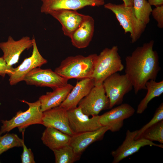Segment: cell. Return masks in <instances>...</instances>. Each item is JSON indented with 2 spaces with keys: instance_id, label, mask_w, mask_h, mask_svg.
I'll return each instance as SVG.
<instances>
[{
  "instance_id": "19",
  "label": "cell",
  "mask_w": 163,
  "mask_h": 163,
  "mask_svg": "<svg viewBox=\"0 0 163 163\" xmlns=\"http://www.w3.org/2000/svg\"><path fill=\"white\" fill-rule=\"evenodd\" d=\"M94 30V20L92 17L87 15L81 24L69 37L73 46L78 49L87 47L92 40Z\"/></svg>"
},
{
  "instance_id": "13",
  "label": "cell",
  "mask_w": 163,
  "mask_h": 163,
  "mask_svg": "<svg viewBox=\"0 0 163 163\" xmlns=\"http://www.w3.org/2000/svg\"><path fill=\"white\" fill-rule=\"evenodd\" d=\"M33 43V38L31 39L28 36L15 40L11 36L8 37L6 42L0 43V48L3 53L2 57L7 65L12 67L18 63L22 53L32 47Z\"/></svg>"
},
{
  "instance_id": "4",
  "label": "cell",
  "mask_w": 163,
  "mask_h": 163,
  "mask_svg": "<svg viewBox=\"0 0 163 163\" xmlns=\"http://www.w3.org/2000/svg\"><path fill=\"white\" fill-rule=\"evenodd\" d=\"M104 5L115 14L125 33L130 34L131 42H136L144 31L146 25L137 19L133 7L126 6L123 3H108Z\"/></svg>"
},
{
  "instance_id": "18",
  "label": "cell",
  "mask_w": 163,
  "mask_h": 163,
  "mask_svg": "<svg viewBox=\"0 0 163 163\" xmlns=\"http://www.w3.org/2000/svg\"><path fill=\"white\" fill-rule=\"evenodd\" d=\"M94 86V81L92 78L80 79L59 106L67 110L76 107Z\"/></svg>"
},
{
  "instance_id": "24",
  "label": "cell",
  "mask_w": 163,
  "mask_h": 163,
  "mask_svg": "<svg viewBox=\"0 0 163 163\" xmlns=\"http://www.w3.org/2000/svg\"><path fill=\"white\" fill-rule=\"evenodd\" d=\"M133 7L137 19L147 25L150 21L152 8L146 0H133Z\"/></svg>"
},
{
  "instance_id": "27",
  "label": "cell",
  "mask_w": 163,
  "mask_h": 163,
  "mask_svg": "<svg viewBox=\"0 0 163 163\" xmlns=\"http://www.w3.org/2000/svg\"><path fill=\"white\" fill-rule=\"evenodd\" d=\"M162 120H163V103H161L156 109L153 117L151 120L140 129L137 130V133L135 139H139L141 134L146 129Z\"/></svg>"
},
{
  "instance_id": "3",
  "label": "cell",
  "mask_w": 163,
  "mask_h": 163,
  "mask_svg": "<svg viewBox=\"0 0 163 163\" xmlns=\"http://www.w3.org/2000/svg\"><path fill=\"white\" fill-rule=\"evenodd\" d=\"M117 46L111 48H106L97 55L92 78L94 86L103 84L104 80L112 74L124 69Z\"/></svg>"
},
{
  "instance_id": "1",
  "label": "cell",
  "mask_w": 163,
  "mask_h": 163,
  "mask_svg": "<svg viewBox=\"0 0 163 163\" xmlns=\"http://www.w3.org/2000/svg\"><path fill=\"white\" fill-rule=\"evenodd\" d=\"M154 43L153 40L144 43L125 58V74L136 94L141 90L146 89L148 81L156 80L160 70L158 53L153 49Z\"/></svg>"
},
{
  "instance_id": "20",
  "label": "cell",
  "mask_w": 163,
  "mask_h": 163,
  "mask_svg": "<svg viewBox=\"0 0 163 163\" xmlns=\"http://www.w3.org/2000/svg\"><path fill=\"white\" fill-rule=\"evenodd\" d=\"M72 85L68 84L63 87L53 89L52 92H46L40 97L39 100L42 111H45L59 106L66 99L73 88Z\"/></svg>"
},
{
  "instance_id": "5",
  "label": "cell",
  "mask_w": 163,
  "mask_h": 163,
  "mask_svg": "<svg viewBox=\"0 0 163 163\" xmlns=\"http://www.w3.org/2000/svg\"><path fill=\"white\" fill-rule=\"evenodd\" d=\"M21 102L27 104L28 109L25 111L20 110L9 120H2V125L0 130V135L8 133L13 129L17 127L20 132L25 131L28 126L33 124L42 125L43 112L39 100L33 103L25 100Z\"/></svg>"
},
{
  "instance_id": "10",
  "label": "cell",
  "mask_w": 163,
  "mask_h": 163,
  "mask_svg": "<svg viewBox=\"0 0 163 163\" xmlns=\"http://www.w3.org/2000/svg\"><path fill=\"white\" fill-rule=\"evenodd\" d=\"M69 124L73 135L96 130L102 126L99 122V116L89 117L77 106L67 110Z\"/></svg>"
},
{
  "instance_id": "12",
  "label": "cell",
  "mask_w": 163,
  "mask_h": 163,
  "mask_svg": "<svg viewBox=\"0 0 163 163\" xmlns=\"http://www.w3.org/2000/svg\"><path fill=\"white\" fill-rule=\"evenodd\" d=\"M135 112L134 109L129 104H121L99 116V122L102 126L109 127L112 132H117L123 127L124 120L132 116Z\"/></svg>"
},
{
  "instance_id": "7",
  "label": "cell",
  "mask_w": 163,
  "mask_h": 163,
  "mask_svg": "<svg viewBox=\"0 0 163 163\" xmlns=\"http://www.w3.org/2000/svg\"><path fill=\"white\" fill-rule=\"evenodd\" d=\"M109 100L103 84L94 86L78 105L83 113L89 116L98 115L102 110L109 109Z\"/></svg>"
},
{
  "instance_id": "29",
  "label": "cell",
  "mask_w": 163,
  "mask_h": 163,
  "mask_svg": "<svg viewBox=\"0 0 163 163\" xmlns=\"http://www.w3.org/2000/svg\"><path fill=\"white\" fill-rule=\"evenodd\" d=\"M23 152L21 155V163H35L33 153L30 149H28L23 141Z\"/></svg>"
},
{
  "instance_id": "15",
  "label": "cell",
  "mask_w": 163,
  "mask_h": 163,
  "mask_svg": "<svg viewBox=\"0 0 163 163\" xmlns=\"http://www.w3.org/2000/svg\"><path fill=\"white\" fill-rule=\"evenodd\" d=\"M42 125L73 135L69 126L67 110L59 106L43 112Z\"/></svg>"
},
{
  "instance_id": "16",
  "label": "cell",
  "mask_w": 163,
  "mask_h": 163,
  "mask_svg": "<svg viewBox=\"0 0 163 163\" xmlns=\"http://www.w3.org/2000/svg\"><path fill=\"white\" fill-rule=\"evenodd\" d=\"M49 14L60 23L63 34L69 37L81 24L87 16L79 13L77 10L64 9L51 11Z\"/></svg>"
},
{
  "instance_id": "31",
  "label": "cell",
  "mask_w": 163,
  "mask_h": 163,
  "mask_svg": "<svg viewBox=\"0 0 163 163\" xmlns=\"http://www.w3.org/2000/svg\"><path fill=\"white\" fill-rule=\"evenodd\" d=\"M150 5L156 7L163 5V0H148Z\"/></svg>"
},
{
  "instance_id": "22",
  "label": "cell",
  "mask_w": 163,
  "mask_h": 163,
  "mask_svg": "<svg viewBox=\"0 0 163 163\" xmlns=\"http://www.w3.org/2000/svg\"><path fill=\"white\" fill-rule=\"evenodd\" d=\"M147 93L145 97L139 104L136 113L140 114L146 109L149 103L153 98L160 96L163 93V81L156 82L155 80H150L145 84Z\"/></svg>"
},
{
  "instance_id": "25",
  "label": "cell",
  "mask_w": 163,
  "mask_h": 163,
  "mask_svg": "<svg viewBox=\"0 0 163 163\" xmlns=\"http://www.w3.org/2000/svg\"><path fill=\"white\" fill-rule=\"evenodd\" d=\"M24 132H22V139L17 134L13 133H7L2 136L0 135V155L11 148L22 147Z\"/></svg>"
},
{
  "instance_id": "30",
  "label": "cell",
  "mask_w": 163,
  "mask_h": 163,
  "mask_svg": "<svg viewBox=\"0 0 163 163\" xmlns=\"http://www.w3.org/2000/svg\"><path fill=\"white\" fill-rule=\"evenodd\" d=\"M13 68L7 65L2 56L0 57V75L3 77L6 74L9 76L12 73Z\"/></svg>"
},
{
  "instance_id": "2",
  "label": "cell",
  "mask_w": 163,
  "mask_h": 163,
  "mask_svg": "<svg viewBox=\"0 0 163 163\" xmlns=\"http://www.w3.org/2000/svg\"><path fill=\"white\" fill-rule=\"evenodd\" d=\"M97 56V55L94 53L86 56L78 55L67 57L61 62L54 71L68 80L92 78Z\"/></svg>"
},
{
  "instance_id": "28",
  "label": "cell",
  "mask_w": 163,
  "mask_h": 163,
  "mask_svg": "<svg viewBox=\"0 0 163 163\" xmlns=\"http://www.w3.org/2000/svg\"><path fill=\"white\" fill-rule=\"evenodd\" d=\"M157 23V26L160 28H163V5L155 7L152 9L151 14Z\"/></svg>"
},
{
  "instance_id": "33",
  "label": "cell",
  "mask_w": 163,
  "mask_h": 163,
  "mask_svg": "<svg viewBox=\"0 0 163 163\" xmlns=\"http://www.w3.org/2000/svg\"></svg>"
},
{
  "instance_id": "14",
  "label": "cell",
  "mask_w": 163,
  "mask_h": 163,
  "mask_svg": "<svg viewBox=\"0 0 163 163\" xmlns=\"http://www.w3.org/2000/svg\"><path fill=\"white\" fill-rule=\"evenodd\" d=\"M41 13L49 14L60 9L77 10L86 6L99 7L105 4V0H41Z\"/></svg>"
},
{
  "instance_id": "6",
  "label": "cell",
  "mask_w": 163,
  "mask_h": 163,
  "mask_svg": "<svg viewBox=\"0 0 163 163\" xmlns=\"http://www.w3.org/2000/svg\"><path fill=\"white\" fill-rule=\"evenodd\" d=\"M103 85L109 100V109L123 102L124 96L130 91L133 86L125 74L114 73L106 78Z\"/></svg>"
},
{
  "instance_id": "32",
  "label": "cell",
  "mask_w": 163,
  "mask_h": 163,
  "mask_svg": "<svg viewBox=\"0 0 163 163\" xmlns=\"http://www.w3.org/2000/svg\"><path fill=\"white\" fill-rule=\"evenodd\" d=\"M122 1L126 6H133V0H122Z\"/></svg>"
},
{
  "instance_id": "23",
  "label": "cell",
  "mask_w": 163,
  "mask_h": 163,
  "mask_svg": "<svg viewBox=\"0 0 163 163\" xmlns=\"http://www.w3.org/2000/svg\"><path fill=\"white\" fill-rule=\"evenodd\" d=\"M53 151L56 163H73L78 160L81 155L76 153L69 144Z\"/></svg>"
},
{
  "instance_id": "9",
  "label": "cell",
  "mask_w": 163,
  "mask_h": 163,
  "mask_svg": "<svg viewBox=\"0 0 163 163\" xmlns=\"http://www.w3.org/2000/svg\"><path fill=\"white\" fill-rule=\"evenodd\" d=\"M137 130L131 131L127 130L125 139L121 145L116 149L112 151L113 163H118L123 159L138 152L141 148L149 145L163 148V145L155 143L145 139L140 138L135 139Z\"/></svg>"
},
{
  "instance_id": "17",
  "label": "cell",
  "mask_w": 163,
  "mask_h": 163,
  "mask_svg": "<svg viewBox=\"0 0 163 163\" xmlns=\"http://www.w3.org/2000/svg\"><path fill=\"white\" fill-rule=\"evenodd\" d=\"M109 130L108 126H102L95 130L74 134L71 136L69 145L76 153L81 155L89 145L101 139Z\"/></svg>"
},
{
  "instance_id": "21",
  "label": "cell",
  "mask_w": 163,
  "mask_h": 163,
  "mask_svg": "<svg viewBox=\"0 0 163 163\" xmlns=\"http://www.w3.org/2000/svg\"><path fill=\"white\" fill-rule=\"evenodd\" d=\"M71 137L56 129L46 127L41 139L44 144L53 151L69 144Z\"/></svg>"
},
{
  "instance_id": "11",
  "label": "cell",
  "mask_w": 163,
  "mask_h": 163,
  "mask_svg": "<svg viewBox=\"0 0 163 163\" xmlns=\"http://www.w3.org/2000/svg\"><path fill=\"white\" fill-rule=\"evenodd\" d=\"M33 38V49L31 56L25 58L17 67L13 68L12 73L9 75V81L11 85L23 81L24 77L28 73L47 62V60L39 52L34 36Z\"/></svg>"
},
{
  "instance_id": "8",
  "label": "cell",
  "mask_w": 163,
  "mask_h": 163,
  "mask_svg": "<svg viewBox=\"0 0 163 163\" xmlns=\"http://www.w3.org/2000/svg\"><path fill=\"white\" fill-rule=\"evenodd\" d=\"M68 80L50 69H43L40 67L33 69L23 79L27 85L49 87L53 90L67 85Z\"/></svg>"
},
{
  "instance_id": "26",
  "label": "cell",
  "mask_w": 163,
  "mask_h": 163,
  "mask_svg": "<svg viewBox=\"0 0 163 163\" xmlns=\"http://www.w3.org/2000/svg\"><path fill=\"white\" fill-rule=\"evenodd\" d=\"M140 138L151 142L157 141L163 144V120L146 129L140 136L139 138Z\"/></svg>"
}]
</instances>
